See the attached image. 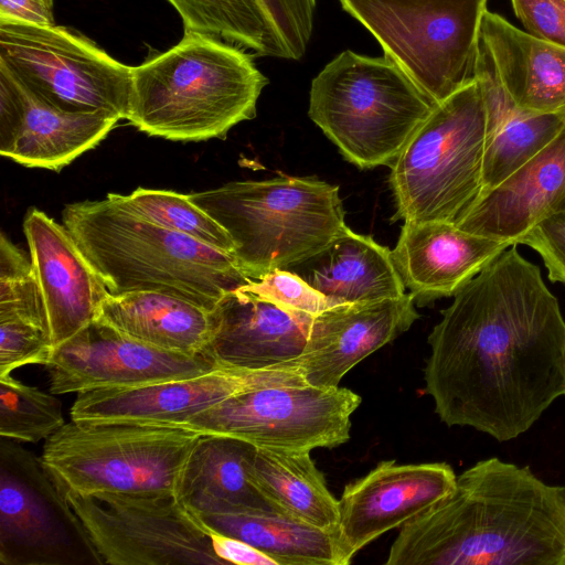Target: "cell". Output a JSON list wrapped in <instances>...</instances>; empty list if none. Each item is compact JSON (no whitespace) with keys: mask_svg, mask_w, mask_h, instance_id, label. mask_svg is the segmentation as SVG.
I'll return each instance as SVG.
<instances>
[{"mask_svg":"<svg viewBox=\"0 0 565 565\" xmlns=\"http://www.w3.org/2000/svg\"><path fill=\"white\" fill-rule=\"evenodd\" d=\"M513 244L466 284L428 335L425 391L449 427L498 441L565 395V321L540 268Z\"/></svg>","mask_w":565,"mask_h":565,"instance_id":"cell-1","label":"cell"},{"mask_svg":"<svg viewBox=\"0 0 565 565\" xmlns=\"http://www.w3.org/2000/svg\"><path fill=\"white\" fill-rule=\"evenodd\" d=\"M386 565H565V486L497 457L401 527Z\"/></svg>","mask_w":565,"mask_h":565,"instance_id":"cell-2","label":"cell"},{"mask_svg":"<svg viewBox=\"0 0 565 565\" xmlns=\"http://www.w3.org/2000/svg\"><path fill=\"white\" fill-rule=\"evenodd\" d=\"M62 222L111 295L159 291L213 310L250 281L232 253L145 220L118 193L66 204Z\"/></svg>","mask_w":565,"mask_h":565,"instance_id":"cell-3","label":"cell"},{"mask_svg":"<svg viewBox=\"0 0 565 565\" xmlns=\"http://www.w3.org/2000/svg\"><path fill=\"white\" fill-rule=\"evenodd\" d=\"M196 32L131 67L127 120L138 130L172 141L225 139L256 116L269 79L254 55Z\"/></svg>","mask_w":565,"mask_h":565,"instance_id":"cell-4","label":"cell"},{"mask_svg":"<svg viewBox=\"0 0 565 565\" xmlns=\"http://www.w3.org/2000/svg\"><path fill=\"white\" fill-rule=\"evenodd\" d=\"M189 195L227 232L250 280L311 256L347 226L339 186L312 177L234 181Z\"/></svg>","mask_w":565,"mask_h":565,"instance_id":"cell-5","label":"cell"},{"mask_svg":"<svg viewBox=\"0 0 565 565\" xmlns=\"http://www.w3.org/2000/svg\"><path fill=\"white\" fill-rule=\"evenodd\" d=\"M434 103L388 57L347 50L312 79L310 119L361 169L391 166Z\"/></svg>","mask_w":565,"mask_h":565,"instance_id":"cell-6","label":"cell"},{"mask_svg":"<svg viewBox=\"0 0 565 565\" xmlns=\"http://www.w3.org/2000/svg\"><path fill=\"white\" fill-rule=\"evenodd\" d=\"M486 108L476 79L437 103L390 166L393 221L457 224L483 192Z\"/></svg>","mask_w":565,"mask_h":565,"instance_id":"cell-7","label":"cell"},{"mask_svg":"<svg viewBox=\"0 0 565 565\" xmlns=\"http://www.w3.org/2000/svg\"><path fill=\"white\" fill-rule=\"evenodd\" d=\"M200 437L183 428L72 420L46 439L40 459L64 497L178 495Z\"/></svg>","mask_w":565,"mask_h":565,"instance_id":"cell-8","label":"cell"},{"mask_svg":"<svg viewBox=\"0 0 565 565\" xmlns=\"http://www.w3.org/2000/svg\"><path fill=\"white\" fill-rule=\"evenodd\" d=\"M434 103L475 79L487 0H339Z\"/></svg>","mask_w":565,"mask_h":565,"instance_id":"cell-9","label":"cell"},{"mask_svg":"<svg viewBox=\"0 0 565 565\" xmlns=\"http://www.w3.org/2000/svg\"><path fill=\"white\" fill-rule=\"evenodd\" d=\"M361 402V396L347 387L288 380L236 393L180 428L234 437L256 447L305 451L334 448L350 439L351 415Z\"/></svg>","mask_w":565,"mask_h":565,"instance_id":"cell-10","label":"cell"},{"mask_svg":"<svg viewBox=\"0 0 565 565\" xmlns=\"http://www.w3.org/2000/svg\"><path fill=\"white\" fill-rule=\"evenodd\" d=\"M0 65L62 109L127 119L131 67L73 30L0 23Z\"/></svg>","mask_w":565,"mask_h":565,"instance_id":"cell-11","label":"cell"},{"mask_svg":"<svg viewBox=\"0 0 565 565\" xmlns=\"http://www.w3.org/2000/svg\"><path fill=\"white\" fill-rule=\"evenodd\" d=\"M0 564H105L41 459L7 437L0 439Z\"/></svg>","mask_w":565,"mask_h":565,"instance_id":"cell-12","label":"cell"},{"mask_svg":"<svg viewBox=\"0 0 565 565\" xmlns=\"http://www.w3.org/2000/svg\"><path fill=\"white\" fill-rule=\"evenodd\" d=\"M65 498L105 564H224L204 523L178 495L95 493Z\"/></svg>","mask_w":565,"mask_h":565,"instance_id":"cell-13","label":"cell"},{"mask_svg":"<svg viewBox=\"0 0 565 565\" xmlns=\"http://www.w3.org/2000/svg\"><path fill=\"white\" fill-rule=\"evenodd\" d=\"M44 366L52 394H78L194 377L223 365L206 354L150 345L95 319L54 348Z\"/></svg>","mask_w":565,"mask_h":565,"instance_id":"cell-14","label":"cell"},{"mask_svg":"<svg viewBox=\"0 0 565 565\" xmlns=\"http://www.w3.org/2000/svg\"><path fill=\"white\" fill-rule=\"evenodd\" d=\"M296 379L303 380L294 366L264 370L222 366L194 377L78 393L70 414L77 423L180 428L189 419L236 393Z\"/></svg>","mask_w":565,"mask_h":565,"instance_id":"cell-15","label":"cell"},{"mask_svg":"<svg viewBox=\"0 0 565 565\" xmlns=\"http://www.w3.org/2000/svg\"><path fill=\"white\" fill-rule=\"evenodd\" d=\"M118 118L62 109L0 65V154L29 168L61 171L96 147Z\"/></svg>","mask_w":565,"mask_h":565,"instance_id":"cell-16","label":"cell"},{"mask_svg":"<svg viewBox=\"0 0 565 565\" xmlns=\"http://www.w3.org/2000/svg\"><path fill=\"white\" fill-rule=\"evenodd\" d=\"M457 476L446 462L384 460L344 487L339 500L338 541L348 564L382 534L450 494Z\"/></svg>","mask_w":565,"mask_h":565,"instance_id":"cell-17","label":"cell"},{"mask_svg":"<svg viewBox=\"0 0 565 565\" xmlns=\"http://www.w3.org/2000/svg\"><path fill=\"white\" fill-rule=\"evenodd\" d=\"M411 294L341 303L312 318L302 354L292 362L307 384L338 387L363 359L406 332L419 318Z\"/></svg>","mask_w":565,"mask_h":565,"instance_id":"cell-18","label":"cell"},{"mask_svg":"<svg viewBox=\"0 0 565 565\" xmlns=\"http://www.w3.org/2000/svg\"><path fill=\"white\" fill-rule=\"evenodd\" d=\"M23 232L54 349L97 318L109 292L64 224L32 207Z\"/></svg>","mask_w":565,"mask_h":565,"instance_id":"cell-19","label":"cell"},{"mask_svg":"<svg viewBox=\"0 0 565 565\" xmlns=\"http://www.w3.org/2000/svg\"><path fill=\"white\" fill-rule=\"evenodd\" d=\"M313 316L236 289L213 308L205 354L223 366L264 370L295 366Z\"/></svg>","mask_w":565,"mask_h":565,"instance_id":"cell-20","label":"cell"},{"mask_svg":"<svg viewBox=\"0 0 565 565\" xmlns=\"http://www.w3.org/2000/svg\"><path fill=\"white\" fill-rule=\"evenodd\" d=\"M447 222H404L392 250L394 265L415 302L454 297L512 246Z\"/></svg>","mask_w":565,"mask_h":565,"instance_id":"cell-21","label":"cell"},{"mask_svg":"<svg viewBox=\"0 0 565 565\" xmlns=\"http://www.w3.org/2000/svg\"><path fill=\"white\" fill-rule=\"evenodd\" d=\"M565 213V124L557 135L500 184L483 192L459 228L516 244L542 221Z\"/></svg>","mask_w":565,"mask_h":565,"instance_id":"cell-22","label":"cell"},{"mask_svg":"<svg viewBox=\"0 0 565 565\" xmlns=\"http://www.w3.org/2000/svg\"><path fill=\"white\" fill-rule=\"evenodd\" d=\"M480 40L512 100L542 115H565V47L536 39L486 11Z\"/></svg>","mask_w":565,"mask_h":565,"instance_id":"cell-23","label":"cell"},{"mask_svg":"<svg viewBox=\"0 0 565 565\" xmlns=\"http://www.w3.org/2000/svg\"><path fill=\"white\" fill-rule=\"evenodd\" d=\"M284 269L300 276L335 305L406 294L392 250L348 226L320 250Z\"/></svg>","mask_w":565,"mask_h":565,"instance_id":"cell-24","label":"cell"},{"mask_svg":"<svg viewBox=\"0 0 565 565\" xmlns=\"http://www.w3.org/2000/svg\"><path fill=\"white\" fill-rule=\"evenodd\" d=\"M475 79L480 86L486 108V192L545 147L564 126L565 115L534 114L520 108L504 89L481 40Z\"/></svg>","mask_w":565,"mask_h":565,"instance_id":"cell-25","label":"cell"},{"mask_svg":"<svg viewBox=\"0 0 565 565\" xmlns=\"http://www.w3.org/2000/svg\"><path fill=\"white\" fill-rule=\"evenodd\" d=\"M96 319L150 345L205 354L213 331L212 310L159 291L108 294Z\"/></svg>","mask_w":565,"mask_h":565,"instance_id":"cell-26","label":"cell"},{"mask_svg":"<svg viewBox=\"0 0 565 565\" xmlns=\"http://www.w3.org/2000/svg\"><path fill=\"white\" fill-rule=\"evenodd\" d=\"M194 513L207 527L253 545L278 565H347L338 531L311 526L276 511L224 504Z\"/></svg>","mask_w":565,"mask_h":565,"instance_id":"cell-27","label":"cell"},{"mask_svg":"<svg viewBox=\"0 0 565 565\" xmlns=\"http://www.w3.org/2000/svg\"><path fill=\"white\" fill-rule=\"evenodd\" d=\"M254 450L253 444L238 438L201 435L186 462L178 498L193 512L220 504L279 512L250 480Z\"/></svg>","mask_w":565,"mask_h":565,"instance_id":"cell-28","label":"cell"},{"mask_svg":"<svg viewBox=\"0 0 565 565\" xmlns=\"http://www.w3.org/2000/svg\"><path fill=\"white\" fill-rule=\"evenodd\" d=\"M248 470L255 487L279 512L338 531L339 500L329 491L310 451L255 446Z\"/></svg>","mask_w":565,"mask_h":565,"instance_id":"cell-29","label":"cell"},{"mask_svg":"<svg viewBox=\"0 0 565 565\" xmlns=\"http://www.w3.org/2000/svg\"><path fill=\"white\" fill-rule=\"evenodd\" d=\"M182 18L184 32H196L285 58L284 49L259 0H168Z\"/></svg>","mask_w":565,"mask_h":565,"instance_id":"cell-30","label":"cell"},{"mask_svg":"<svg viewBox=\"0 0 565 565\" xmlns=\"http://www.w3.org/2000/svg\"><path fill=\"white\" fill-rule=\"evenodd\" d=\"M120 202L145 220L190 236L211 247L232 253L234 244L227 232L189 194L169 190L138 188L128 195L118 194Z\"/></svg>","mask_w":565,"mask_h":565,"instance_id":"cell-31","label":"cell"},{"mask_svg":"<svg viewBox=\"0 0 565 565\" xmlns=\"http://www.w3.org/2000/svg\"><path fill=\"white\" fill-rule=\"evenodd\" d=\"M51 394L25 385L11 374L0 376V436L39 443L56 433L64 425V417L61 402Z\"/></svg>","mask_w":565,"mask_h":565,"instance_id":"cell-32","label":"cell"},{"mask_svg":"<svg viewBox=\"0 0 565 565\" xmlns=\"http://www.w3.org/2000/svg\"><path fill=\"white\" fill-rule=\"evenodd\" d=\"M0 320L28 322L50 333L31 259L4 233L0 235Z\"/></svg>","mask_w":565,"mask_h":565,"instance_id":"cell-33","label":"cell"},{"mask_svg":"<svg viewBox=\"0 0 565 565\" xmlns=\"http://www.w3.org/2000/svg\"><path fill=\"white\" fill-rule=\"evenodd\" d=\"M238 289L313 317L337 306L300 276L287 269H274L260 279L250 280Z\"/></svg>","mask_w":565,"mask_h":565,"instance_id":"cell-34","label":"cell"},{"mask_svg":"<svg viewBox=\"0 0 565 565\" xmlns=\"http://www.w3.org/2000/svg\"><path fill=\"white\" fill-rule=\"evenodd\" d=\"M284 49L286 60H300L313 30L316 0H259Z\"/></svg>","mask_w":565,"mask_h":565,"instance_id":"cell-35","label":"cell"},{"mask_svg":"<svg viewBox=\"0 0 565 565\" xmlns=\"http://www.w3.org/2000/svg\"><path fill=\"white\" fill-rule=\"evenodd\" d=\"M52 350L47 331L19 320H0V376L28 364L45 365Z\"/></svg>","mask_w":565,"mask_h":565,"instance_id":"cell-36","label":"cell"},{"mask_svg":"<svg viewBox=\"0 0 565 565\" xmlns=\"http://www.w3.org/2000/svg\"><path fill=\"white\" fill-rule=\"evenodd\" d=\"M530 35L565 47V0H511Z\"/></svg>","mask_w":565,"mask_h":565,"instance_id":"cell-37","label":"cell"},{"mask_svg":"<svg viewBox=\"0 0 565 565\" xmlns=\"http://www.w3.org/2000/svg\"><path fill=\"white\" fill-rule=\"evenodd\" d=\"M519 244L542 257L551 281L565 284V213L542 221L520 237Z\"/></svg>","mask_w":565,"mask_h":565,"instance_id":"cell-38","label":"cell"},{"mask_svg":"<svg viewBox=\"0 0 565 565\" xmlns=\"http://www.w3.org/2000/svg\"><path fill=\"white\" fill-rule=\"evenodd\" d=\"M205 525V524H204ZM216 556L224 564L239 565H278L277 562L253 545L222 533L205 525Z\"/></svg>","mask_w":565,"mask_h":565,"instance_id":"cell-39","label":"cell"},{"mask_svg":"<svg viewBox=\"0 0 565 565\" xmlns=\"http://www.w3.org/2000/svg\"><path fill=\"white\" fill-rule=\"evenodd\" d=\"M54 0H0V23L54 25Z\"/></svg>","mask_w":565,"mask_h":565,"instance_id":"cell-40","label":"cell"}]
</instances>
